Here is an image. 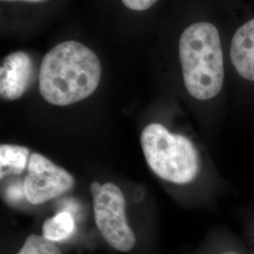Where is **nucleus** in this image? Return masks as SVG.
<instances>
[{
  "instance_id": "obj_1",
  "label": "nucleus",
  "mask_w": 254,
  "mask_h": 254,
  "mask_svg": "<svg viewBox=\"0 0 254 254\" xmlns=\"http://www.w3.org/2000/svg\"><path fill=\"white\" fill-rule=\"evenodd\" d=\"M101 74L100 61L91 49L76 41L63 42L42 61L39 90L49 104L68 106L96 91Z\"/></svg>"
},
{
  "instance_id": "obj_2",
  "label": "nucleus",
  "mask_w": 254,
  "mask_h": 254,
  "mask_svg": "<svg viewBox=\"0 0 254 254\" xmlns=\"http://www.w3.org/2000/svg\"><path fill=\"white\" fill-rule=\"evenodd\" d=\"M179 57L186 88L192 97L208 100L221 90L224 64L218 28L200 22L185 29L179 41Z\"/></svg>"
},
{
  "instance_id": "obj_3",
  "label": "nucleus",
  "mask_w": 254,
  "mask_h": 254,
  "mask_svg": "<svg viewBox=\"0 0 254 254\" xmlns=\"http://www.w3.org/2000/svg\"><path fill=\"white\" fill-rule=\"evenodd\" d=\"M140 143L148 166L163 180L184 185L197 177L199 154L188 137L171 133L160 124H151L141 132Z\"/></svg>"
},
{
  "instance_id": "obj_4",
  "label": "nucleus",
  "mask_w": 254,
  "mask_h": 254,
  "mask_svg": "<svg viewBox=\"0 0 254 254\" xmlns=\"http://www.w3.org/2000/svg\"><path fill=\"white\" fill-rule=\"evenodd\" d=\"M93 212L96 225L109 246L122 253L134 248L136 236L127 223L126 199L115 184L102 186L100 193L93 198Z\"/></svg>"
},
{
  "instance_id": "obj_5",
  "label": "nucleus",
  "mask_w": 254,
  "mask_h": 254,
  "mask_svg": "<svg viewBox=\"0 0 254 254\" xmlns=\"http://www.w3.org/2000/svg\"><path fill=\"white\" fill-rule=\"evenodd\" d=\"M73 185V176L65 169L43 154L34 153L30 155L24 182L25 197L30 203L41 204L53 200L71 190Z\"/></svg>"
},
{
  "instance_id": "obj_6",
  "label": "nucleus",
  "mask_w": 254,
  "mask_h": 254,
  "mask_svg": "<svg viewBox=\"0 0 254 254\" xmlns=\"http://www.w3.org/2000/svg\"><path fill=\"white\" fill-rule=\"evenodd\" d=\"M34 78L35 67L29 55L23 51L9 54L0 67V97L17 100L30 88Z\"/></svg>"
},
{
  "instance_id": "obj_7",
  "label": "nucleus",
  "mask_w": 254,
  "mask_h": 254,
  "mask_svg": "<svg viewBox=\"0 0 254 254\" xmlns=\"http://www.w3.org/2000/svg\"><path fill=\"white\" fill-rule=\"evenodd\" d=\"M230 56L236 72L243 78L254 81V18L236 30Z\"/></svg>"
},
{
  "instance_id": "obj_8",
  "label": "nucleus",
  "mask_w": 254,
  "mask_h": 254,
  "mask_svg": "<svg viewBox=\"0 0 254 254\" xmlns=\"http://www.w3.org/2000/svg\"><path fill=\"white\" fill-rule=\"evenodd\" d=\"M29 150L24 146L13 144L0 145V177L18 175L27 167Z\"/></svg>"
},
{
  "instance_id": "obj_9",
  "label": "nucleus",
  "mask_w": 254,
  "mask_h": 254,
  "mask_svg": "<svg viewBox=\"0 0 254 254\" xmlns=\"http://www.w3.org/2000/svg\"><path fill=\"white\" fill-rule=\"evenodd\" d=\"M75 231V222L72 214L62 211L54 217L47 218L43 224V236L47 240L56 243L67 240Z\"/></svg>"
},
{
  "instance_id": "obj_10",
  "label": "nucleus",
  "mask_w": 254,
  "mask_h": 254,
  "mask_svg": "<svg viewBox=\"0 0 254 254\" xmlns=\"http://www.w3.org/2000/svg\"><path fill=\"white\" fill-rule=\"evenodd\" d=\"M17 254H62V252L45 236L30 235Z\"/></svg>"
},
{
  "instance_id": "obj_11",
  "label": "nucleus",
  "mask_w": 254,
  "mask_h": 254,
  "mask_svg": "<svg viewBox=\"0 0 254 254\" xmlns=\"http://www.w3.org/2000/svg\"><path fill=\"white\" fill-rule=\"evenodd\" d=\"M123 3L128 9L136 10V11H142L151 8L155 1L154 0H124Z\"/></svg>"
},
{
  "instance_id": "obj_12",
  "label": "nucleus",
  "mask_w": 254,
  "mask_h": 254,
  "mask_svg": "<svg viewBox=\"0 0 254 254\" xmlns=\"http://www.w3.org/2000/svg\"><path fill=\"white\" fill-rule=\"evenodd\" d=\"M25 195V190L24 187L21 188L20 185H15V186H10L9 189L6 191V197L7 200L10 201H17L19 199L22 198V196Z\"/></svg>"
},
{
  "instance_id": "obj_13",
  "label": "nucleus",
  "mask_w": 254,
  "mask_h": 254,
  "mask_svg": "<svg viewBox=\"0 0 254 254\" xmlns=\"http://www.w3.org/2000/svg\"><path fill=\"white\" fill-rule=\"evenodd\" d=\"M101 190H102V186L98 182H93L91 186V192L92 194V197H96L99 193H100Z\"/></svg>"
},
{
  "instance_id": "obj_14",
  "label": "nucleus",
  "mask_w": 254,
  "mask_h": 254,
  "mask_svg": "<svg viewBox=\"0 0 254 254\" xmlns=\"http://www.w3.org/2000/svg\"><path fill=\"white\" fill-rule=\"evenodd\" d=\"M235 254V253H228V254Z\"/></svg>"
}]
</instances>
